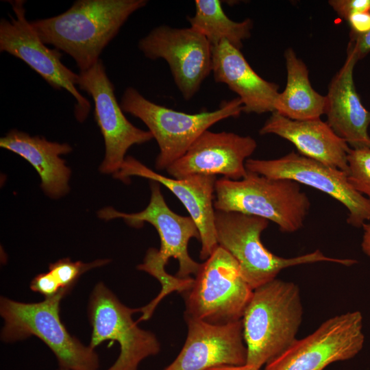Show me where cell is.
I'll return each instance as SVG.
<instances>
[{
	"instance_id": "1",
	"label": "cell",
	"mask_w": 370,
	"mask_h": 370,
	"mask_svg": "<svg viewBox=\"0 0 370 370\" xmlns=\"http://www.w3.org/2000/svg\"><path fill=\"white\" fill-rule=\"evenodd\" d=\"M147 0H78L66 11L50 18L31 21L40 40L62 51L80 71L99 60L103 50L121 27Z\"/></svg>"
},
{
	"instance_id": "2",
	"label": "cell",
	"mask_w": 370,
	"mask_h": 370,
	"mask_svg": "<svg viewBox=\"0 0 370 370\" xmlns=\"http://www.w3.org/2000/svg\"><path fill=\"white\" fill-rule=\"evenodd\" d=\"M303 306L298 286L274 279L253 290L242 321L246 365L261 369L296 340Z\"/></svg>"
},
{
	"instance_id": "3",
	"label": "cell",
	"mask_w": 370,
	"mask_h": 370,
	"mask_svg": "<svg viewBox=\"0 0 370 370\" xmlns=\"http://www.w3.org/2000/svg\"><path fill=\"white\" fill-rule=\"evenodd\" d=\"M69 292L36 303L0 299V314L3 319L1 339L6 343L35 336L53 353L59 367L69 370H98L99 356L95 349L84 345L72 336L60 320V304Z\"/></svg>"
},
{
	"instance_id": "4",
	"label": "cell",
	"mask_w": 370,
	"mask_h": 370,
	"mask_svg": "<svg viewBox=\"0 0 370 370\" xmlns=\"http://www.w3.org/2000/svg\"><path fill=\"white\" fill-rule=\"evenodd\" d=\"M215 196V210L262 217L288 233L303 227L310 207L299 183L249 171L238 180H217Z\"/></svg>"
},
{
	"instance_id": "5",
	"label": "cell",
	"mask_w": 370,
	"mask_h": 370,
	"mask_svg": "<svg viewBox=\"0 0 370 370\" xmlns=\"http://www.w3.org/2000/svg\"><path fill=\"white\" fill-rule=\"evenodd\" d=\"M267 219L236 212L215 210L214 227L218 245L237 261L242 277L254 290L275 279L284 269L317 262H330L345 266L357 262L353 259L328 257L317 249L297 257L286 258L268 250L260 239L269 225Z\"/></svg>"
},
{
	"instance_id": "6",
	"label": "cell",
	"mask_w": 370,
	"mask_h": 370,
	"mask_svg": "<svg viewBox=\"0 0 370 370\" xmlns=\"http://www.w3.org/2000/svg\"><path fill=\"white\" fill-rule=\"evenodd\" d=\"M120 105L124 112L141 120L156 139L160 149L155 163L158 171L166 169L182 157L210 127L223 119L237 117L243 112L238 97L223 101L212 112H179L148 100L131 86L125 90Z\"/></svg>"
},
{
	"instance_id": "7",
	"label": "cell",
	"mask_w": 370,
	"mask_h": 370,
	"mask_svg": "<svg viewBox=\"0 0 370 370\" xmlns=\"http://www.w3.org/2000/svg\"><path fill=\"white\" fill-rule=\"evenodd\" d=\"M252 293L241 275L237 261L218 246L201 263L192 286L182 293L184 318L216 325L239 321Z\"/></svg>"
},
{
	"instance_id": "8",
	"label": "cell",
	"mask_w": 370,
	"mask_h": 370,
	"mask_svg": "<svg viewBox=\"0 0 370 370\" xmlns=\"http://www.w3.org/2000/svg\"><path fill=\"white\" fill-rule=\"evenodd\" d=\"M14 16L0 21V51L18 58L36 71L53 88L66 90L75 100L74 114L83 122L90 111V103L78 90L79 75L61 61L62 53L47 47L26 18L25 1H8Z\"/></svg>"
},
{
	"instance_id": "9",
	"label": "cell",
	"mask_w": 370,
	"mask_h": 370,
	"mask_svg": "<svg viewBox=\"0 0 370 370\" xmlns=\"http://www.w3.org/2000/svg\"><path fill=\"white\" fill-rule=\"evenodd\" d=\"M140 308L124 305L103 283L97 284L89 299L88 313L92 326L88 345L95 349L105 341L119 343L120 353L107 370H138L145 358L158 354L160 344L151 332L141 329L132 319Z\"/></svg>"
},
{
	"instance_id": "10",
	"label": "cell",
	"mask_w": 370,
	"mask_h": 370,
	"mask_svg": "<svg viewBox=\"0 0 370 370\" xmlns=\"http://www.w3.org/2000/svg\"><path fill=\"white\" fill-rule=\"evenodd\" d=\"M362 326L359 311L331 317L310 335L296 339L264 370H323L332 362L352 359L363 347Z\"/></svg>"
},
{
	"instance_id": "11",
	"label": "cell",
	"mask_w": 370,
	"mask_h": 370,
	"mask_svg": "<svg viewBox=\"0 0 370 370\" xmlns=\"http://www.w3.org/2000/svg\"><path fill=\"white\" fill-rule=\"evenodd\" d=\"M245 168L249 172L293 180L326 193L347 209V222L354 227H362L370 221V200L356 190L347 174L337 168L295 151L273 160L247 159Z\"/></svg>"
},
{
	"instance_id": "12",
	"label": "cell",
	"mask_w": 370,
	"mask_h": 370,
	"mask_svg": "<svg viewBox=\"0 0 370 370\" xmlns=\"http://www.w3.org/2000/svg\"><path fill=\"white\" fill-rule=\"evenodd\" d=\"M151 60L164 59L184 99L189 100L199 91L212 72V45L192 27L175 28L161 25L142 38L138 45Z\"/></svg>"
},
{
	"instance_id": "13",
	"label": "cell",
	"mask_w": 370,
	"mask_h": 370,
	"mask_svg": "<svg viewBox=\"0 0 370 370\" xmlns=\"http://www.w3.org/2000/svg\"><path fill=\"white\" fill-rule=\"evenodd\" d=\"M78 75L77 86L93 101L95 119L105 143V156L99 170L102 173L114 174L132 145L147 143L153 137L149 131L136 127L127 119L101 59Z\"/></svg>"
},
{
	"instance_id": "14",
	"label": "cell",
	"mask_w": 370,
	"mask_h": 370,
	"mask_svg": "<svg viewBox=\"0 0 370 370\" xmlns=\"http://www.w3.org/2000/svg\"><path fill=\"white\" fill-rule=\"evenodd\" d=\"M150 188V201L143 210L128 214L106 207L98 212V217L105 220L121 218L136 227H140L144 222L149 223L160 238V248L155 249L156 258L165 265L171 258L177 260L179 269L175 275L177 278L185 279L190 278L192 274L196 275L201 264L191 258L188 244L192 238L200 240L197 225L190 216L179 215L169 208L158 182L151 180Z\"/></svg>"
},
{
	"instance_id": "15",
	"label": "cell",
	"mask_w": 370,
	"mask_h": 370,
	"mask_svg": "<svg viewBox=\"0 0 370 370\" xmlns=\"http://www.w3.org/2000/svg\"><path fill=\"white\" fill-rule=\"evenodd\" d=\"M184 319L188 326L186 341L175 359L163 370H208L246 364L242 319L222 325Z\"/></svg>"
},
{
	"instance_id": "16",
	"label": "cell",
	"mask_w": 370,
	"mask_h": 370,
	"mask_svg": "<svg viewBox=\"0 0 370 370\" xmlns=\"http://www.w3.org/2000/svg\"><path fill=\"white\" fill-rule=\"evenodd\" d=\"M256 147V140L249 136L206 130L166 170L176 179L193 175H222L238 180L246 176L245 162Z\"/></svg>"
},
{
	"instance_id": "17",
	"label": "cell",
	"mask_w": 370,
	"mask_h": 370,
	"mask_svg": "<svg viewBox=\"0 0 370 370\" xmlns=\"http://www.w3.org/2000/svg\"><path fill=\"white\" fill-rule=\"evenodd\" d=\"M114 178L125 182L132 176L164 185L182 203L197 225L201 242L199 258L206 260L219 246L214 227V195L216 176L193 175L181 179L160 175L132 156L125 157Z\"/></svg>"
},
{
	"instance_id": "18",
	"label": "cell",
	"mask_w": 370,
	"mask_h": 370,
	"mask_svg": "<svg viewBox=\"0 0 370 370\" xmlns=\"http://www.w3.org/2000/svg\"><path fill=\"white\" fill-rule=\"evenodd\" d=\"M358 61L347 47L345 61L329 84L324 114L333 132L351 148H370V111L363 106L354 81Z\"/></svg>"
},
{
	"instance_id": "19",
	"label": "cell",
	"mask_w": 370,
	"mask_h": 370,
	"mask_svg": "<svg viewBox=\"0 0 370 370\" xmlns=\"http://www.w3.org/2000/svg\"><path fill=\"white\" fill-rule=\"evenodd\" d=\"M212 72L216 82L238 95L245 113L273 112L280 86L259 76L240 49L227 40L212 46Z\"/></svg>"
},
{
	"instance_id": "20",
	"label": "cell",
	"mask_w": 370,
	"mask_h": 370,
	"mask_svg": "<svg viewBox=\"0 0 370 370\" xmlns=\"http://www.w3.org/2000/svg\"><path fill=\"white\" fill-rule=\"evenodd\" d=\"M260 135L272 134L291 142L299 153L337 168L348 175L349 145L321 118L293 120L273 112L260 130Z\"/></svg>"
},
{
	"instance_id": "21",
	"label": "cell",
	"mask_w": 370,
	"mask_h": 370,
	"mask_svg": "<svg viewBox=\"0 0 370 370\" xmlns=\"http://www.w3.org/2000/svg\"><path fill=\"white\" fill-rule=\"evenodd\" d=\"M0 147L18 154L34 166L47 195L57 199L69 192L71 169L60 157L72 151L69 144L49 141L13 129L0 138Z\"/></svg>"
},
{
	"instance_id": "22",
	"label": "cell",
	"mask_w": 370,
	"mask_h": 370,
	"mask_svg": "<svg viewBox=\"0 0 370 370\" xmlns=\"http://www.w3.org/2000/svg\"><path fill=\"white\" fill-rule=\"evenodd\" d=\"M287 81L274 103L275 112L293 120L315 119L325 113V96L311 86L306 64L292 48L284 52Z\"/></svg>"
},
{
	"instance_id": "23",
	"label": "cell",
	"mask_w": 370,
	"mask_h": 370,
	"mask_svg": "<svg viewBox=\"0 0 370 370\" xmlns=\"http://www.w3.org/2000/svg\"><path fill=\"white\" fill-rule=\"evenodd\" d=\"M219 0H196L194 16L188 21L190 27L204 36L212 46L227 40L241 49L243 41L251 36L253 21L230 19L224 12Z\"/></svg>"
},
{
	"instance_id": "24",
	"label": "cell",
	"mask_w": 370,
	"mask_h": 370,
	"mask_svg": "<svg viewBox=\"0 0 370 370\" xmlns=\"http://www.w3.org/2000/svg\"><path fill=\"white\" fill-rule=\"evenodd\" d=\"M137 269L153 276L162 286L158 295L147 305L140 308V312L143 314L138 321L149 319L158 303L166 295L173 291L184 293L192 286L194 282V278L191 277L182 279L169 274L165 270V265L159 262L154 256L152 248L147 250L143 262L139 264Z\"/></svg>"
},
{
	"instance_id": "25",
	"label": "cell",
	"mask_w": 370,
	"mask_h": 370,
	"mask_svg": "<svg viewBox=\"0 0 370 370\" xmlns=\"http://www.w3.org/2000/svg\"><path fill=\"white\" fill-rule=\"evenodd\" d=\"M108 259H99L91 262L72 261L69 258L60 259L49 266V271L64 290L71 291L80 276L93 268L108 263Z\"/></svg>"
},
{
	"instance_id": "26",
	"label": "cell",
	"mask_w": 370,
	"mask_h": 370,
	"mask_svg": "<svg viewBox=\"0 0 370 370\" xmlns=\"http://www.w3.org/2000/svg\"><path fill=\"white\" fill-rule=\"evenodd\" d=\"M347 163L350 184L370 200V148H351Z\"/></svg>"
},
{
	"instance_id": "27",
	"label": "cell",
	"mask_w": 370,
	"mask_h": 370,
	"mask_svg": "<svg viewBox=\"0 0 370 370\" xmlns=\"http://www.w3.org/2000/svg\"><path fill=\"white\" fill-rule=\"evenodd\" d=\"M29 287L32 291L42 295L45 298L53 297L62 291H66L61 288L49 271L37 275L32 280Z\"/></svg>"
},
{
	"instance_id": "28",
	"label": "cell",
	"mask_w": 370,
	"mask_h": 370,
	"mask_svg": "<svg viewBox=\"0 0 370 370\" xmlns=\"http://www.w3.org/2000/svg\"><path fill=\"white\" fill-rule=\"evenodd\" d=\"M328 4L346 21L354 14L370 11V0H330Z\"/></svg>"
},
{
	"instance_id": "29",
	"label": "cell",
	"mask_w": 370,
	"mask_h": 370,
	"mask_svg": "<svg viewBox=\"0 0 370 370\" xmlns=\"http://www.w3.org/2000/svg\"><path fill=\"white\" fill-rule=\"evenodd\" d=\"M347 47L354 51L358 60L363 59L370 53V32L362 35L349 34Z\"/></svg>"
},
{
	"instance_id": "30",
	"label": "cell",
	"mask_w": 370,
	"mask_h": 370,
	"mask_svg": "<svg viewBox=\"0 0 370 370\" xmlns=\"http://www.w3.org/2000/svg\"><path fill=\"white\" fill-rule=\"evenodd\" d=\"M347 21L350 27L349 34L362 35L370 32V11L354 14Z\"/></svg>"
},
{
	"instance_id": "31",
	"label": "cell",
	"mask_w": 370,
	"mask_h": 370,
	"mask_svg": "<svg viewBox=\"0 0 370 370\" xmlns=\"http://www.w3.org/2000/svg\"><path fill=\"white\" fill-rule=\"evenodd\" d=\"M363 235L361 242V248L365 254L370 257V221L362 226Z\"/></svg>"
},
{
	"instance_id": "32",
	"label": "cell",
	"mask_w": 370,
	"mask_h": 370,
	"mask_svg": "<svg viewBox=\"0 0 370 370\" xmlns=\"http://www.w3.org/2000/svg\"><path fill=\"white\" fill-rule=\"evenodd\" d=\"M208 370H261V369L245 364L244 365H240V366H232V365L219 366V367L209 369Z\"/></svg>"
},
{
	"instance_id": "33",
	"label": "cell",
	"mask_w": 370,
	"mask_h": 370,
	"mask_svg": "<svg viewBox=\"0 0 370 370\" xmlns=\"http://www.w3.org/2000/svg\"><path fill=\"white\" fill-rule=\"evenodd\" d=\"M58 370H69V369L59 367Z\"/></svg>"
}]
</instances>
